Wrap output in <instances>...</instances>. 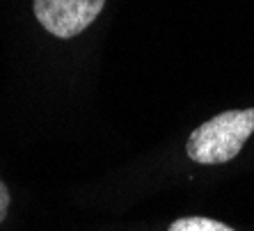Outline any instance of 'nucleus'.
Here are the masks:
<instances>
[{
	"label": "nucleus",
	"instance_id": "f03ea898",
	"mask_svg": "<svg viewBox=\"0 0 254 231\" xmlns=\"http://www.w3.org/2000/svg\"><path fill=\"white\" fill-rule=\"evenodd\" d=\"M106 0H32L37 21L60 39H71L94 23Z\"/></svg>",
	"mask_w": 254,
	"mask_h": 231
},
{
	"label": "nucleus",
	"instance_id": "20e7f679",
	"mask_svg": "<svg viewBox=\"0 0 254 231\" xmlns=\"http://www.w3.org/2000/svg\"><path fill=\"white\" fill-rule=\"evenodd\" d=\"M7 211H9V190L0 181V222L7 218Z\"/></svg>",
	"mask_w": 254,
	"mask_h": 231
},
{
	"label": "nucleus",
	"instance_id": "7ed1b4c3",
	"mask_svg": "<svg viewBox=\"0 0 254 231\" xmlns=\"http://www.w3.org/2000/svg\"><path fill=\"white\" fill-rule=\"evenodd\" d=\"M167 231H234V229L211 218H181L177 222H172Z\"/></svg>",
	"mask_w": 254,
	"mask_h": 231
},
{
	"label": "nucleus",
	"instance_id": "f257e3e1",
	"mask_svg": "<svg viewBox=\"0 0 254 231\" xmlns=\"http://www.w3.org/2000/svg\"><path fill=\"white\" fill-rule=\"evenodd\" d=\"M254 133V108L227 110L192 130L186 154L199 165H222L241 154L243 144Z\"/></svg>",
	"mask_w": 254,
	"mask_h": 231
}]
</instances>
